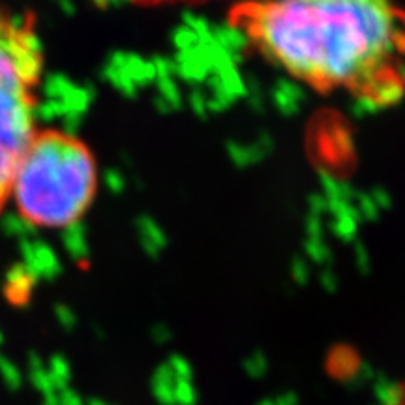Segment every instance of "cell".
<instances>
[{
    "label": "cell",
    "mask_w": 405,
    "mask_h": 405,
    "mask_svg": "<svg viewBox=\"0 0 405 405\" xmlns=\"http://www.w3.org/2000/svg\"><path fill=\"white\" fill-rule=\"evenodd\" d=\"M229 23L312 91L390 105L405 92V13L394 0H242Z\"/></svg>",
    "instance_id": "cell-1"
},
{
    "label": "cell",
    "mask_w": 405,
    "mask_h": 405,
    "mask_svg": "<svg viewBox=\"0 0 405 405\" xmlns=\"http://www.w3.org/2000/svg\"><path fill=\"white\" fill-rule=\"evenodd\" d=\"M100 169L91 147L68 131L38 130L12 178L10 201L36 229H68L91 211Z\"/></svg>",
    "instance_id": "cell-2"
},
{
    "label": "cell",
    "mask_w": 405,
    "mask_h": 405,
    "mask_svg": "<svg viewBox=\"0 0 405 405\" xmlns=\"http://www.w3.org/2000/svg\"><path fill=\"white\" fill-rule=\"evenodd\" d=\"M46 57L30 18L0 6V214L21 156L38 133V91Z\"/></svg>",
    "instance_id": "cell-3"
},
{
    "label": "cell",
    "mask_w": 405,
    "mask_h": 405,
    "mask_svg": "<svg viewBox=\"0 0 405 405\" xmlns=\"http://www.w3.org/2000/svg\"><path fill=\"white\" fill-rule=\"evenodd\" d=\"M154 398L160 405H175V381L169 370H160L152 383Z\"/></svg>",
    "instance_id": "cell-4"
},
{
    "label": "cell",
    "mask_w": 405,
    "mask_h": 405,
    "mask_svg": "<svg viewBox=\"0 0 405 405\" xmlns=\"http://www.w3.org/2000/svg\"><path fill=\"white\" fill-rule=\"evenodd\" d=\"M197 404V392L190 381L175 383V405H195Z\"/></svg>",
    "instance_id": "cell-5"
},
{
    "label": "cell",
    "mask_w": 405,
    "mask_h": 405,
    "mask_svg": "<svg viewBox=\"0 0 405 405\" xmlns=\"http://www.w3.org/2000/svg\"><path fill=\"white\" fill-rule=\"evenodd\" d=\"M55 399H57V405H85L79 394L68 390V388H62L58 396H55Z\"/></svg>",
    "instance_id": "cell-6"
},
{
    "label": "cell",
    "mask_w": 405,
    "mask_h": 405,
    "mask_svg": "<svg viewBox=\"0 0 405 405\" xmlns=\"http://www.w3.org/2000/svg\"><path fill=\"white\" fill-rule=\"evenodd\" d=\"M276 405H298V399L295 394H284L274 401Z\"/></svg>",
    "instance_id": "cell-7"
},
{
    "label": "cell",
    "mask_w": 405,
    "mask_h": 405,
    "mask_svg": "<svg viewBox=\"0 0 405 405\" xmlns=\"http://www.w3.org/2000/svg\"><path fill=\"white\" fill-rule=\"evenodd\" d=\"M141 2H149V4H158V2H203V0H141Z\"/></svg>",
    "instance_id": "cell-8"
},
{
    "label": "cell",
    "mask_w": 405,
    "mask_h": 405,
    "mask_svg": "<svg viewBox=\"0 0 405 405\" xmlns=\"http://www.w3.org/2000/svg\"><path fill=\"white\" fill-rule=\"evenodd\" d=\"M44 405H57V399H55V394L53 396H49V398L46 399V404Z\"/></svg>",
    "instance_id": "cell-9"
},
{
    "label": "cell",
    "mask_w": 405,
    "mask_h": 405,
    "mask_svg": "<svg viewBox=\"0 0 405 405\" xmlns=\"http://www.w3.org/2000/svg\"><path fill=\"white\" fill-rule=\"evenodd\" d=\"M88 405H111V404H105V401H102V399H91Z\"/></svg>",
    "instance_id": "cell-10"
}]
</instances>
